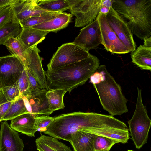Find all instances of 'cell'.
I'll return each instance as SVG.
<instances>
[{
	"label": "cell",
	"instance_id": "obj_1",
	"mask_svg": "<svg viewBox=\"0 0 151 151\" xmlns=\"http://www.w3.org/2000/svg\"><path fill=\"white\" fill-rule=\"evenodd\" d=\"M121 121L111 115L95 112H75L53 117L46 129L42 132L56 139L69 142L76 131L92 129H119Z\"/></svg>",
	"mask_w": 151,
	"mask_h": 151
},
{
	"label": "cell",
	"instance_id": "obj_2",
	"mask_svg": "<svg viewBox=\"0 0 151 151\" xmlns=\"http://www.w3.org/2000/svg\"><path fill=\"white\" fill-rule=\"evenodd\" d=\"M99 65L98 58L90 54L81 61L45 71L47 90L61 89L70 93L84 84Z\"/></svg>",
	"mask_w": 151,
	"mask_h": 151
},
{
	"label": "cell",
	"instance_id": "obj_3",
	"mask_svg": "<svg viewBox=\"0 0 151 151\" xmlns=\"http://www.w3.org/2000/svg\"><path fill=\"white\" fill-rule=\"evenodd\" d=\"M90 79L103 109L111 115H120L128 112V100L122 93L120 86L108 71L105 65H99Z\"/></svg>",
	"mask_w": 151,
	"mask_h": 151
},
{
	"label": "cell",
	"instance_id": "obj_4",
	"mask_svg": "<svg viewBox=\"0 0 151 151\" xmlns=\"http://www.w3.org/2000/svg\"><path fill=\"white\" fill-rule=\"evenodd\" d=\"M112 7L126 21L132 34L142 40L151 35V0H112Z\"/></svg>",
	"mask_w": 151,
	"mask_h": 151
},
{
	"label": "cell",
	"instance_id": "obj_5",
	"mask_svg": "<svg viewBox=\"0 0 151 151\" xmlns=\"http://www.w3.org/2000/svg\"><path fill=\"white\" fill-rule=\"evenodd\" d=\"M137 97L135 111L128 122L129 130L136 148L140 149L146 143L151 125L146 107L143 103L141 89L137 87Z\"/></svg>",
	"mask_w": 151,
	"mask_h": 151
},
{
	"label": "cell",
	"instance_id": "obj_6",
	"mask_svg": "<svg viewBox=\"0 0 151 151\" xmlns=\"http://www.w3.org/2000/svg\"><path fill=\"white\" fill-rule=\"evenodd\" d=\"M103 0H67L71 14L76 17L75 27H82L94 21L100 11Z\"/></svg>",
	"mask_w": 151,
	"mask_h": 151
},
{
	"label": "cell",
	"instance_id": "obj_7",
	"mask_svg": "<svg viewBox=\"0 0 151 151\" xmlns=\"http://www.w3.org/2000/svg\"><path fill=\"white\" fill-rule=\"evenodd\" d=\"M90 53L72 42L63 44L53 55L47 65V70L63 66L83 59Z\"/></svg>",
	"mask_w": 151,
	"mask_h": 151
},
{
	"label": "cell",
	"instance_id": "obj_8",
	"mask_svg": "<svg viewBox=\"0 0 151 151\" xmlns=\"http://www.w3.org/2000/svg\"><path fill=\"white\" fill-rule=\"evenodd\" d=\"M105 15L109 24L121 42L130 52L134 51L136 44L126 21L112 7Z\"/></svg>",
	"mask_w": 151,
	"mask_h": 151
},
{
	"label": "cell",
	"instance_id": "obj_9",
	"mask_svg": "<svg viewBox=\"0 0 151 151\" xmlns=\"http://www.w3.org/2000/svg\"><path fill=\"white\" fill-rule=\"evenodd\" d=\"M96 19L98 21L100 29L101 44L105 49L113 54H122L129 52L109 24L106 15L99 12Z\"/></svg>",
	"mask_w": 151,
	"mask_h": 151
},
{
	"label": "cell",
	"instance_id": "obj_10",
	"mask_svg": "<svg viewBox=\"0 0 151 151\" xmlns=\"http://www.w3.org/2000/svg\"><path fill=\"white\" fill-rule=\"evenodd\" d=\"M24 68L20 61L12 55L5 56L0 62V87L10 86L19 79Z\"/></svg>",
	"mask_w": 151,
	"mask_h": 151
},
{
	"label": "cell",
	"instance_id": "obj_11",
	"mask_svg": "<svg viewBox=\"0 0 151 151\" xmlns=\"http://www.w3.org/2000/svg\"><path fill=\"white\" fill-rule=\"evenodd\" d=\"M89 52L102 43L100 28L98 20L83 27L73 42Z\"/></svg>",
	"mask_w": 151,
	"mask_h": 151
},
{
	"label": "cell",
	"instance_id": "obj_12",
	"mask_svg": "<svg viewBox=\"0 0 151 151\" xmlns=\"http://www.w3.org/2000/svg\"><path fill=\"white\" fill-rule=\"evenodd\" d=\"M40 52L37 45L26 50L24 68L29 71L42 89L47 90L45 71L42 65V58L39 54Z\"/></svg>",
	"mask_w": 151,
	"mask_h": 151
},
{
	"label": "cell",
	"instance_id": "obj_13",
	"mask_svg": "<svg viewBox=\"0 0 151 151\" xmlns=\"http://www.w3.org/2000/svg\"><path fill=\"white\" fill-rule=\"evenodd\" d=\"M47 91L42 89L22 96L28 112L34 118L43 115L48 116L53 112L49 109L46 96Z\"/></svg>",
	"mask_w": 151,
	"mask_h": 151
},
{
	"label": "cell",
	"instance_id": "obj_14",
	"mask_svg": "<svg viewBox=\"0 0 151 151\" xmlns=\"http://www.w3.org/2000/svg\"><path fill=\"white\" fill-rule=\"evenodd\" d=\"M23 140L6 121L1 122L0 129V151H23Z\"/></svg>",
	"mask_w": 151,
	"mask_h": 151
},
{
	"label": "cell",
	"instance_id": "obj_15",
	"mask_svg": "<svg viewBox=\"0 0 151 151\" xmlns=\"http://www.w3.org/2000/svg\"><path fill=\"white\" fill-rule=\"evenodd\" d=\"M40 0H18L12 5L14 14L13 22L19 24L22 20L32 17L52 13L37 6Z\"/></svg>",
	"mask_w": 151,
	"mask_h": 151
},
{
	"label": "cell",
	"instance_id": "obj_16",
	"mask_svg": "<svg viewBox=\"0 0 151 151\" xmlns=\"http://www.w3.org/2000/svg\"><path fill=\"white\" fill-rule=\"evenodd\" d=\"M96 135L83 130H78L72 134L69 142L74 151H94V141Z\"/></svg>",
	"mask_w": 151,
	"mask_h": 151
},
{
	"label": "cell",
	"instance_id": "obj_17",
	"mask_svg": "<svg viewBox=\"0 0 151 151\" xmlns=\"http://www.w3.org/2000/svg\"><path fill=\"white\" fill-rule=\"evenodd\" d=\"M22 27V30L17 39L25 50L41 42L50 32L32 27Z\"/></svg>",
	"mask_w": 151,
	"mask_h": 151
},
{
	"label": "cell",
	"instance_id": "obj_18",
	"mask_svg": "<svg viewBox=\"0 0 151 151\" xmlns=\"http://www.w3.org/2000/svg\"><path fill=\"white\" fill-rule=\"evenodd\" d=\"M35 118L28 113L11 120L10 127L16 131L30 137H35Z\"/></svg>",
	"mask_w": 151,
	"mask_h": 151
},
{
	"label": "cell",
	"instance_id": "obj_19",
	"mask_svg": "<svg viewBox=\"0 0 151 151\" xmlns=\"http://www.w3.org/2000/svg\"><path fill=\"white\" fill-rule=\"evenodd\" d=\"M73 16L69 13L62 12L51 20L32 27L40 30L55 33L67 27L71 22Z\"/></svg>",
	"mask_w": 151,
	"mask_h": 151
},
{
	"label": "cell",
	"instance_id": "obj_20",
	"mask_svg": "<svg viewBox=\"0 0 151 151\" xmlns=\"http://www.w3.org/2000/svg\"><path fill=\"white\" fill-rule=\"evenodd\" d=\"M35 142L39 151H72L70 147L50 136L41 134Z\"/></svg>",
	"mask_w": 151,
	"mask_h": 151
},
{
	"label": "cell",
	"instance_id": "obj_21",
	"mask_svg": "<svg viewBox=\"0 0 151 151\" xmlns=\"http://www.w3.org/2000/svg\"><path fill=\"white\" fill-rule=\"evenodd\" d=\"M132 62L142 70L151 71V47L140 45L131 53Z\"/></svg>",
	"mask_w": 151,
	"mask_h": 151
},
{
	"label": "cell",
	"instance_id": "obj_22",
	"mask_svg": "<svg viewBox=\"0 0 151 151\" xmlns=\"http://www.w3.org/2000/svg\"><path fill=\"white\" fill-rule=\"evenodd\" d=\"M66 92L61 89L47 90L46 96L50 110L53 112L65 108L63 98Z\"/></svg>",
	"mask_w": 151,
	"mask_h": 151
},
{
	"label": "cell",
	"instance_id": "obj_23",
	"mask_svg": "<svg viewBox=\"0 0 151 151\" xmlns=\"http://www.w3.org/2000/svg\"><path fill=\"white\" fill-rule=\"evenodd\" d=\"M37 5L43 10L54 13L63 12L70 7L67 0H40Z\"/></svg>",
	"mask_w": 151,
	"mask_h": 151
},
{
	"label": "cell",
	"instance_id": "obj_24",
	"mask_svg": "<svg viewBox=\"0 0 151 151\" xmlns=\"http://www.w3.org/2000/svg\"><path fill=\"white\" fill-rule=\"evenodd\" d=\"M28 113L22 97L20 96L12 101L10 106L1 119V121L11 120L20 115Z\"/></svg>",
	"mask_w": 151,
	"mask_h": 151
},
{
	"label": "cell",
	"instance_id": "obj_25",
	"mask_svg": "<svg viewBox=\"0 0 151 151\" xmlns=\"http://www.w3.org/2000/svg\"><path fill=\"white\" fill-rule=\"evenodd\" d=\"M3 45L6 46L11 55L15 56L20 61L24 68L26 62V50L17 38H10Z\"/></svg>",
	"mask_w": 151,
	"mask_h": 151
},
{
	"label": "cell",
	"instance_id": "obj_26",
	"mask_svg": "<svg viewBox=\"0 0 151 151\" xmlns=\"http://www.w3.org/2000/svg\"><path fill=\"white\" fill-rule=\"evenodd\" d=\"M22 29L19 24L13 22L7 23L0 27V45H3L10 38H17Z\"/></svg>",
	"mask_w": 151,
	"mask_h": 151
},
{
	"label": "cell",
	"instance_id": "obj_27",
	"mask_svg": "<svg viewBox=\"0 0 151 151\" xmlns=\"http://www.w3.org/2000/svg\"><path fill=\"white\" fill-rule=\"evenodd\" d=\"M61 13H50L32 17L20 21L19 22L22 27H32L51 20Z\"/></svg>",
	"mask_w": 151,
	"mask_h": 151
},
{
	"label": "cell",
	"instance_id": "obj_28",
	"mask_svg": "<svg viewBox=\"0 0 151 151\" xmlns=\"http://www.w3.org/2000/svg\"><path fill=\"white\" fill-rule=\"evenodd\" d=\"M117 141L103 136L96 135L94 141V151H109Z\"/></svg>",
	"mask_w": 151,
	"mask_h": 151
},
{
	"label": "cell",
	"instance_id": "obj_29",
	"mask_svg": "<svg viewBox=\"0 0 151 151\" xmlns=\"http://www.w3.org/2000/svg\"><path fill=\"white\" fill-rule=\"evenodd\" d=\"M1 90L6 99L9 101H13L20 96L18 81L10 86L3 88Z\"/></svg>",
	"mask_w": 151,
	"mask_h": 151
},
{
	"label": "cell",
	"instance_id": "obj_30",
	"mask_svg": "<svg viewBox=\"0 0 151 151\" xmlns=\"http://www.w3.org/2000/svg\"><path fill=\"white\" fill-rule=\"evenodd\" d=\"M13 19L12 5L0 8V27L7 23L13 22Z\"/></svg>",
	"mask_w": 151,
	"mask_h": 151
},
{
	"label": "cell",
	"instance_id": "obj_31",
	"mask_svg": "<svg viewBox=\"0 0 151 151\" xmlns=\"http://www.w3.org/2000/svg\"><path fill=\"white\" fill-rule=\"evenodd\" d=\"M53 117L41 115L35 118V127L36 131L42 132L45 130L52 121Z\"/></svg>",
	"mask_w": 151,
	"mask_h": 151
},
{
	"label": "cell",
	"instance_id": "obj_32",
	"mask_svg": "<svg viewBox=\"0 0 151 151\" xmlns=\"http://www.w3.org/2000/svg\"><path fill=\"white\" fill-rule=\"evenodd\" d=\"M18 86L21 96H26L30 94L27 74L25 69L23 70L18 80Z\"/></svg>",
	"mask_w": 151,
	"mask_h": 151
},
{
	"label": "cell",
	"instance_id": "obj_33",
	"mask_svg": "<svg viewBox=\"0 0 151 151\" xmlns=\"http://www.w3.org/2000/svg\"><path fill=\"white\" fill-rule=\"evenodd\" d=\"M25 69L27 77L30 94L32 92L36 91L42 89L39 85L36 80L29 71L26 69Z\"/></svg>",
	"mask_w": 151,
	"mask_h": 151
},
{
	"label": "cell",
	"instance_id": "obj_34",
	"mask_svg": "<svg viewBox=\"0 0 151 151\" xmlns=\"http://www.w3.org/2000/svg\"><path fill=\"white\" fill-rule=\"evenodd\" d=\"M12 101L7 100L4 96L0 106V122L5 113L7 111L11 104Z\"/></svg>",
	"mask_w": 151,
	"mask_h": 151
},
{
	"label": "cell",
	"instance_id": "obj_35",
	"mask_svg": "<svg viewBox=\"0 0 151 151\" xmlns=\"http://www.w3.org/2000/svg\"><path fill=\"white\" fill-rule=\"evenodd\" d=\"M18 0H0V8L4 6L12 5L15 3Z\"/></svg>",
	"mask_w": 151,
	"mask_h": 151
},
{
	"label": "cell",
	"instance_id": "obj_36",
	"mask_svg": "<svg viewBox=\"0 0 151 151\" xmlns=\"http://www.w3.org/2000/svg\"><path fill=\"white\" fill-rule=\"evenodd\" d=\"M112 0H103L101 6H104L108 8L112 7Z\"/></svg>",
	"mask_w": 151,
	"mask_h": 151
},
{
	"label": "cell",
	"instance_id": "obj_37",
	"mask_svg": "<svg viewBox=\"0 0 151 151\" xmlns=\"http://www.w3.org/2000/svg\"><path fill=\"white\" fill-rule=\"evenodd\" d=\"M143 40L144 45L148 47H151V36L144 39Z\"/></svg>",
	"mask_w": 151,
	"mask_h": 151
},
{
	"label": "cell",
	"instance_id": "obj_38",
	"mask_svg": "<svg viewBox=\"0 0 151 151\" xmlns=\"http://www.w3.org/2000/svg\"><path fill=\"white\" fill-rule=\"evenodd\" d=\"M110 8L104 6H101L99 12L106 14L109 12Z\"/></svg>",
	"mask_w": 151,
	"mask_h": 151
},
{
	"label": "cell",
	"instance_id": "obj_39",
	"mask_svg": "<svg viewBox=\"0 0 151 151\" xmlns=\"http://www.w3.org/2000/svg\"><path fill=\"white\" fill-rule=\"evenodd\" d=\"M4 96L3 93V92L1 89L0 91V106L2 101L3 98Z\"/></svg>",
	"mask_w": 151,
	"mask_h": 151
},
{
	"label": "cell",
	"instance_id": "obj_40",
	"mask_svg": "<svg viewBox=\"0 0 151 151\" xmlns=\"http://www.w3.org/2000/svg\"><path fill=\"white\" fill-rule=\"evenodd\" d=\"M5 56L0 57V62L5 57Z\"/></svg>",
	"mask_w": 151,
	"mask_h": 151
},
{
	"label": "cell",
	"instance_id": "obj_41",
	"mask_svg": "<svg viewBox=\"0 0 151 151\" xmlns=\"http://www.w3.org/2000/svg\"><path fill=\"white\" fill-rule=\"evenodd\" d=\"M127 151H134L132 150H128Z\"/></svg>",
	"mask_w": 151,
	"mask_h": 151
},
{
	"label": "cell",
	"instance_id": "obj_42",
	"mask_svg": "<svg viewBox=\"0 0 151 151\" xmlns=\"http://www.w3.org/2000/svg\"><path fill=\"white\" fill-rule=\"evenodd\" d=\"M1 88H0V91H1Z\"/></svg>",
	"mask_w": 151,
	"mask_h": 151
}]
</instances>
